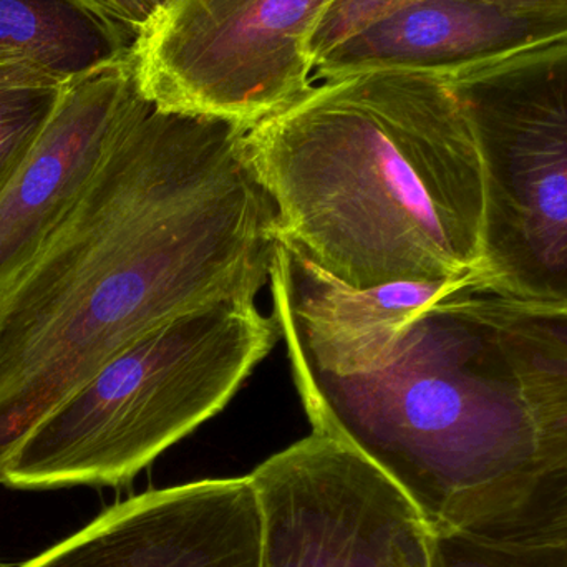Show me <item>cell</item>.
Here are the masks:
<instances>
[{
	"mask_svg": "<svg viewBox=\"0 0 567 567\" xmlns=\"http://www.w3.org/2000/svg\"><path fill=\"white\" fill-rule=\"evenodd\" d=\"M289 360L313 432L369 460L435 536L475 528L567 466V317L470 284L369 372Z\"/></svg>",
	"mask_w": 567,
	"mask_h": 567,
	"instance_id": "2",
	"label": "cell"
},
{
	"mask_svg": "<svg viewBox=\"0 0 567 567\" xmlns=\"http://www.w3.org/2000/svg\"><path fill=\"white\" fill-rule=\"evenodd\" d=\"M93 2L102 7L113 19L135 30L138 35V30L158 12L166 0H93Z\"/></svg>",
	"mask_w": 567,
	"mask_h": 567,
	"instance_id": "18",
	"label": "cell"
},
{
	"mask_svg": "<svg viewBox=\"0 0 567 567\" xmlns=\"http://www.w3.org/2000/svg\"><path fill=\"white\" fill-rule=\"evenodd\" d=\"M333 0H166L130 55L163 112L252 130L312 89V40Z\"/></svg>",
	"mask_w": 567,
	"mask_h": 567,
	"instance_id": "6",
	"label": "cell"
},
{
	"mask_svg": "<svg viewBox=\"0 0 567 567\" xmlns=\"http://www.w3.org/2000/svg\"><path fill=\"white\" fill-rule=\"evenodd\" d=\"M567 40V7L498 0H416L390 10L316 60L317 79L373 70L453 80Z\"/></svg>",
	"mask_w": 567,
	"mask_h": 567,
	"instance_id": "9",
	"label": "cell"
},
{
	"mask_svg": "<svg viewBox=\"0 0 567 567\" xmlns=\"http://www.w3.org/2000/svg\"><path fill=\"white\" fill-rule=\"evenodd\" d=\"M432 567H567L543 566L532 563L518 561V559L503 558L473 548L466 543L460 542L453 536H435L433 545Z\"/></svg>",
	"mask_w": 567,
	"mask_h": 567,
	"instance_id": "16",
	"label": "cell"
},
{
	"mask_svg": "<svg viewBox=\"0 0 567 567\" xmlns=\"http://www.w3.org/2000/svg\"><path fill=\"white\" fill-rule=\"evenodd\" d=\"M416 0H333L312 40L313 60L390 10ZM522 7H567V0H498ZM316 65V63H313Z\"/></svg>",
	"mask_w": 567,
	"mask_h": 567,
	"instance_id": "15",
	"label": "cell"
},
{
	"mask_svg": "<svg viewBox=\"0 0 567 567\" xmlns=\"http://www.w3.org/2000/svg\"><path fill=\"white\" fill-rule=\"evenodd\" d=\"M281 337L251 300H225L133 343L43 419L10 456L13 489L122 486L218 415Z\"/></svg>",
	"mask_w": 567,
	"mask_h": 567,
	"instance_id": "4",
	"label": "cell"
},
{
	"mask_svg": "<svg viewBox=\"0 0 567 567\" xmlns=\"http://www.w3.org/2000/svg\"><path fill=\"white\" fill-rule=\"evenodd\" d=\"M63 80L33 62L25 53L0 47V89L59 86Z\"/></svg>",
	"mask_w": 567,
	"mask_h": 567,
	"instance_id": "17",
	"label": "cell"
},
{
	"mask_svg": "<svg viewBox=\"0 0 567 567\" xmlns=\"http://www.w3.org/2000/svg\"><path fill=\"white\" fill-rule=\"evenodd\" d=\"M59 89L60 85L0 89V193L42 132Z\"/></svg>",
	"mask_w": 567,
	"mask_h": 567,
	"instance_id": "14",
	"label": "cell"
},
{
	"mask_svg": "<svg viewBox=\"0 0 567 567\" xmlns=\"http://www.w3.org/2000/svg\"><path fill=\"white\" fill-rule=\"evenodd\" d=\"M248 132L146 110L0 281V485L25 436L116 355L271 281L278 212Z\"/></svg>",
	"mask_w": 567,
	"mask_h": 567,
	"instance_id": "1",
	"label": "cell"
},
{
	"mask_svg": "<svg viewBox=\"0 0 567 567\" xmlns=\"http://www.w3.org/2000/svg\"><path fill=\"white\" fill-rule=\"evenodd\" d=\"M278 241L357 287L475 279L483 169L449 80L373 70L323 80L248 132Z\"/></svg>",
	"mask_w": 567,
	"mask_h": 567,
	"instance_id": "3",
	"label": "cell"
},
{
	"mask_svg": "<svg viewBox=\"0 0 567 567\" xmlns=\"http://www.w3.org/2000/svg\"><path fill=\"white\" fill-rule=\"evenodd\" d=\"M449 82L482 159L476 286L567 317V40Z\"/></svg>",
	"mask_w": 567,
	"mask_h": 567,
	"instance_id": "5",
	"label": "cell"
},
{
	"mask_svg": "<svg viewBox=\"0 0 567 567\" xmlns=\"http://www.w3.org/2000/svg\"><path fill=\"white\" fill-rule=\"evenodd\" d=\"M470 284L475 279L357 289L281 241L271 271L275 317L287 353L333 375L377 369L426 307Z\"/></svg>",
	"mask_w": 567,
	"mask_h": 567,
	"instance_id": "10",
	"label": "cell"
},
{
	"mask_svg": "<svg viewBox=\"0 0 567 567\" xmlns=\"http://www.w3.org/2000/svg\"><path fill=\"white\" fill-rule=\"evenodd\" d=\"M13 567H255L235 529L178 486L152 489Z\"/></svg>",
	"mask_w": 567,
	"mask_h": 567,
	"instance_id": "11",
	"label": "cell"
},
{
	"mask_svg": "<svg viewBox=\"0 0 567 567\" xmlns=\"http://www.w3.org/2000/svg\"><path fill=\"white\" fill-rule=\"evenodd\" d=\"M453 536L503 558L567 566V466L539 480L498 515Z\"/></svg>",
	"mask_w": 567,
	"mask_h": 567,
	"instance_id": "13",
	"label": "cell"
},
{
	"mask_svg": "<svg viewBox=\"0 0 567 567\" xmlns=\"http://www.w3.org/2000/svg\"><path fill=\"white\" fill-rule=\"evenodd\" d=\"M265 567H432L435 535L355 450L310 433L251 473Z\"/></svg>",
	"mask_w": 567,
	"mask_h": 567,
	"instance_id": "7",
	"label": "cell"
},
{
	"mask_svg": "<svg viewBox=\"0 0 567 567\" xmlns=\"http://www.w3.org/2000/svg\"><path fill=\"white\" fill-rule=\"evenodd\" d=\"M152 106L130 52L60 83L49 120L0 193V281L85 188L123 128Z\"/></svg>",
	"mask_w": 567,
	"mask_h": 567,
	"instance_id": "8",
	"label": "cell"
},
{
	"mask_svg": "<svg viewBox=\"0 0 567 567\" xmlns=\"http://www.w3.org/2000/svg\"><path fill=\"white\" fill-rule=\"evenodd\" d=\"M135 39L93 0H0V47L62 80L126 55Z\"/></svg>",
	"mask_w": 567,
	"mask_h": 567,
	"instance_id": "12",
	"label": "cell"
}]
</instances>
